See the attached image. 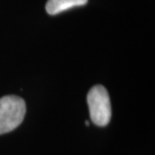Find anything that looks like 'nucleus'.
<instances>
[{
  "mask_svg": "<svg viewBox=\"0 0 155 155\" xmlns=\"http://www.w3.org/2000/svg\"><path fill=\"white\" fill-rule=\"evenodd\" d=\"M87 103L91 121L96 125L106 126L111 118V104L109 93L103 85H95L89 91Z\"/></svg>",
  "mask_w": 155,
  "mask_h": 155,
  "instance_id": "2",
  "label": "nucleus"
},
{
  "mask_svg": "<svg viewBox=\"0 0 155 155\" xmlns=\"http://www.w3.org/2000/svg\"><path fill=\"white\" fill-rule=\"evenodd\" d=\"M88 0H48L46 5V11L49 15H57L76 6L86 5Z\"/></svg>",
  "mask_w": 155,
  "mask_h": 155,
  "instance_id": "3",
  "label": "nucleus"
},
{
  "mask_svg": "<svg viewBox=\"0 0 155 155\" xmlns=\"http://www.w3.org/2000/svg\"><path fill=\"white\" fill-rule=\"evenodd\" d=\"M26 104L17 96H5L0 98V134L16 129L23 121Z\"/></svg>",
  "mask_w": 155,
  "mask_h": 155,
  "instance_id": "1",
  "label": "nucleus"
},
{
  "mask_svg": "<svg viewBox=\"0 0 155 155\" xmlns=\"http://www.w3.org/2000/svg\"><path fill=\"white\" fill-rule=\"evenodd\" d=\"M85 125H86V126H88V125H89V122H88V121H86V122H85Z\"/></svg>",
  "mask_w": 155,
  "mask_h": 155,
  "instance_id": "4",
  "label": "nucleus"
}]
</instances>
